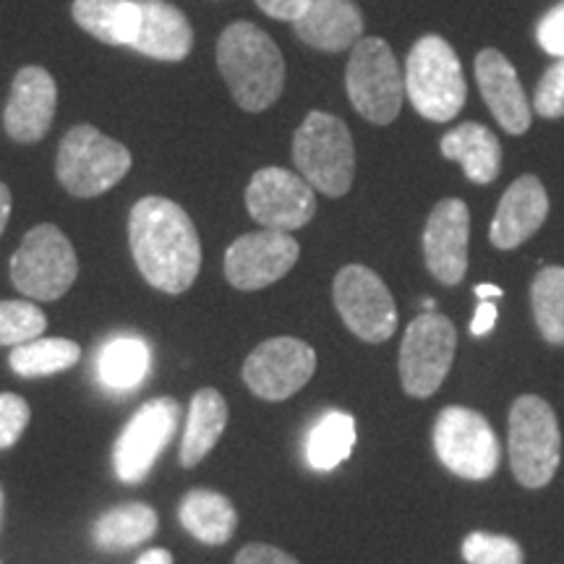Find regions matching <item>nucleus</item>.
Here are the masks:
<instances>
[{"label": "nucleus", "instance_id": "1", "mask_svg": "<svg viewBox=\"0 0 564 564\" xmlns=\"http://www.w3.org/2000/svg\"><path fill=\"white\" fill-rule=\"evenodd\" d=\"M133 262L154 291L186 293L199 278L202 241L188 212L165 196H144L129 215Z\"/></svg>", "mask_w": 564, "mask_h": 564}, {"label": "nucleus", "instance_id": "2", "mask_svg": "<svg viewBox=\"0 0 564 564\" xmlns=\"http://www.w3.org/2000/svg\"><path fill=\"white\" fill-rule=\"evenodd\" d=\"M217 68L246 112L270 110L285 89V58L278 42L251 21L225 26L217 40Z\"/></svg>", "mask_w": 564, "mask_h": 564}, {"label": "nucleus", "instance_id": "3", "mask_svg": "<svg viewBox=\"0 0 564 564\" xmlns=\"http://www.w3.org/2000/svg\"><path fill=\"white\" fill-rule=\"evenodd\" d=\"M403 82L408 102L432 123L453 121L468 100L463 63L455 47L440 34H423L415 40L408 53Z\"/></svg>", "mask_w": 564, "mask_h": 564}, {"label": "nucleus", "instance_id": "4", "mask_svg": "<svg viewBox=\"0 0 564 564\" xmlns=\"http://www.w3.org/2000/svg\"><path fill=\"white\" fill-rule=\"evenodd\" d=\"M293 162L314 192L329 199L348 194L356 178V144L343 118L308 112L293 137Z\"/></svg>", "mask_w": 564, "mask_h": 564}, {"label": "nucleus", "instance_id": "5", "mask_svg": "<svg viewBox=\"0 0 564 564\" xmlns=\"http://www.w3.org/2000/svg\"><path fill=\"white\" fill-rule=\"evenodd\" d=\"M131 152L95 126H74L61 141L55 175L76 199H95L118 186L131 171Z\"/></svg>", "mask_w": 564, "mask_h": 564}, {"label": "nucleus", "instance_id": "6", "mask_svg": "<svg viewBox=\"0 0 564 564\" xmlns=\"http://www.w3.org/2000/svg\"><path fill=\"white\" fill-rule=\"evenodd\" d=\"M345 91L352 110L373 126L398 121L405 100V82L398 58L382 37H361L350 47Z\"/></svg>", "mask_w": 564, "mask_h": 564}, {"label": "nucleus", "instance_id": "7", "mask_svg": "<svg viewBox=\"0 0 564 564\" xmlns=\"http://www.w3.org/2000/svg\"><path fill=\"white\" fill-rule=\"evenodd\" d=\"M510 465L525 489H544L562 460V432L552 405L544 398L523 394L510 408Z\"/></svg>", "mask_w": 564, "mask_h": 564}, {"label": "nucleus", "instance_id": "8", "mask_svg": "<svg viewBox=\"0 0 564 564\" xmlns=\"http://www.w3.org/2000/svg\"><path fill=\"white\" fill-rule=\"evenodd\" d=\"M79 274V259L68 236L45 223L32 228L11 257V282L34 301H58L70 291Z\"/></svg>", "mask_w": 564, "mask_h": 564}, {"label": "nucleus", "instance_id": "9", "mask_svg": "<svg viewBox=\"0 0 564 564\" xmlns=\"http://www.w3.org/2000/svg\"><path fill=\"white\" fill-rule=\"evenodd\" d=\"M434 453L465 481H486L499 468V442L491 423L478 411L447 405L434 421Z\"/></svg>", "mask_w": 564, "mask_h": 564}, {"label": "nucleus", "instance_id": "10", "mask_svg": "<svg viewBox=\"0 0 564 564\" xmlns=\"http://www.w3.org/2000/svg\"><path fill=\"white\" fill-rule=\"evenodd\" d=\"M457 329L440 312H426L408 324L400 345V379L411 398L426 400L440 390L453 369Z\"/></svg>", "mask_w": 564, "mask_h": 564}, {"label": "nucleus", "instance_id": "11", "mask_svg": "<svg viewBox=\"0 0 564 564\" xmlns=\"http://www.w3.org/2000/svg\"><path fill=\"white\" fill-rule=\"evenodd\" d=\"M333 301L345 327L364 343H387L398 329V306L390 288L364 264H348L335 274Z\"/></svg>", "mask_w": 564, "mask_h": 564}, {"label": "nucleus", "instance_id": "12", "mask_svg": "<svg viewBox=\"0 0 564 564\" xmlns=\"http://www.w3.org/2000/svg\"><path fill=\"white\" fill-rule=\"evenodd\" d=\"M316 371V352L299 337H272L253 348L243 364V382L267 403L293 398Z\"/></svg>", "mask_w": 564, "mask_h": 564}, {"label": "nucleus", "instance_id": "13", "mask_svg": "<svg viewBox=\"0 0 564 564\" xmlns=\"http://www.w3.org/2000/svg\"><path fill=\"white\" fill-rule=\"evenodd\" d=\"M178 419L181 405L173 398H154L131 415L112 449V463L121 481H144L162 449L171 444Z\"/></svg>", "mask_w": 564, "mask_h": 564}, {"label": "nucleus", "instance_id": "14", "mask_svg": "<svg viewBox=\"0 0 564 564\" xmlns=\"http://www.w3.org/2000/svg\"><path fill=\"white\" fill-rule=\"evenodd\" d=\"M246 209L267 230L291 232L316 215V196L301 175L285 167H262L246 186Z\"/></svg>", "mask_w": 564, "mask_h": 564}, {"label": "nucleus", "instance_id": "15", "mask_svg": "<svg viewBox=\"0 0 564 564\" xmlns=\"http://www.w3.org/2000/svg\"><path fill=\"white\" fill-rule=\"evenodd\" d=\"M301 257L291 232L259 230L236 238L225 251V278L236 291H262L285 278Z\"/></svg>", "mask_w": 564, "mask_h": 564}, {"label": "nucleus", "instance_id": "16", "mask_svg": "<svg viewBox=\"0 0 564 564\" xmlns=\"http://www.w3.org/2000/svg\"><path fill=\"white\" fill-rule=\"evenodd\" d=\"M470 209L463 199H442L434 204L423 228V262L442 285H460L468 272Z\"/></svg>", "mask_w": 564, "mask_h": 564}, {"label": "nucleus", "instance_id": "17", "mask_svg": "<svg viewBox=\"0 0 564 564\" xmlns=\"http://www.w3.org/2000/svg\"><path fill=\"white\" fill-rule=\"evenodd\" d=\"M58 110V84L51 70L24 66L13 76L9 102L3 110V129L17 144H37L47 137Z\"/></svg>", "mask_w": 564, "mask_h": 564}, {"label": "nucleus", "instance_id": "18", "mask_svg": "<svg viewBox=\"0 0 564 564\" xmlns=\"http://www.w3.org/2000/svg\"><path fill=\"white\" fill-rule=\"evenodd\" d=\"M476 82L494 121L502 126L510 137H523L531 131V102H528L518 70L497 47H484L476 55Z\"/></svg>", "mask_w": 564, "mask_h": 564}, {"label": "nucleus", "instance_id": "19", "mask_svg": "<svg viewBox=\"0 0 564 564\" xmlns=\"http://www.w3.org/2000/svg\"><path fill=\"white\" fill-rule=\"evenodd\" d=\"M549 217L546 186L535 175L514 178L494 212L489 228V241L499 251L520 249L528 238L544 228Z\"/></svg>", "mask_w": 564, "mask_h": 564}, {"label": "nucleus", "instance_id": "20", "mask_svg": "<svg viewBox=\"0 0 564 564\" xmlns=\"http://www.w3.org/2000/svg\"><path fill=\"white\" fill-rule=\"evenodd\" d=\"M139 3V34L131 47L147 58L178 63L194 51V30L178 6L167 0H137Z\"/></svg>", "mask_w": 564, "mask_h": 564}, {"label": "nucleus", "instance_id": "21", "mask_svg": "<svg viewBox=\"0 0 564 564\" xmlns=\"http://www.w3.org/2000/svg\"><path fill=\"white\" fill-rule=\"evenodd\" d=\"M293 30L314 51L343 53L364 37V13L352 0H312Z\"/></svg>", "mask_w": 564, "mask_h": 564}, {"label": "nucleus", "instance_id": "22", "mask_svg": "<svg viewBox=\"0 0 564 564\" xmlns=\"http://www.w3.org/2000/svg\"><path fill=\"white\" fill-rule=\"evenodd\" d=\"M444 160L460 162L465 178L476 186H489L502 171V144L489 126L465 121L457 129L447 131L440 141Z\"/></svg>", "mask_w": 564, "mask_h": 564}, {"label": "nucleus", "instance_id": "23", "mask_svg": "<svg viewBox=\"0 0 564 564\" xmlns=\"http://www.w3.org/2000/svg\"><path fill=\"white\" fill-rule=\"evenodd\" d=\"M228 426V403L217 390L204 387L192 398L186 419V432L181 440V465L194 468L207 457Z\"/></svg>", "mask_w": 564, "mask_h": 564}, {"label": "nucleus", "instance_id": "24", "mask_svg": "<svg viewBox=\"0 0 564 564\" xmlns=\"http://www.w3.org/2000/svg\"><path fill=\"white\" fill-rule=\"evenodd\" d=\"M70 17L105 45H131L141 21L137 0H74Z\"/></svg>", "mask_w": 564, "mask_h": 564}, {"label": "nucleus", "instance_id": "25", "mask_svg": "<svg viewBox=\"0 0 564 564\" xmlns=\"http://www.w3.org/2000/svg\"><path fill=\"white\" fill-rule=\"evenodd\" d=\"M181 525L207 546L228 544L236 533V507L223 494L209 489H194L181 502Z\"/></svg>", "mask_w": 564, "mask_h": 564}, {"label": "nucleus", "instance_id": "26", "mask_svg": "<svg viewBox=\"0 0 564 564\" xmlns=\"http://www.w3.org/2000/svg\"><path fill=\"white\" fill-rule=\"evenodd\" d=\"M352 447H356V419L350 413L329 411L308 432L306 460L319 474H329L348 460Z\"/></svg>", "mask_w": 564, "mask_h": 564}, {"label": "nucleus", "instance_id": "27", "mask_svg": "<svg viewBox=\"0 0 564 564\" xmlns=\"http://www.w3.org/2000/svg\"><path fill=\"white\" fill-rule=\"evenodd\" d=\"M158 533V512L144 502L112 507L95 523V544L108 552L133 549Z\"/></svg>", "mask_w": 564, "mask_h": 564}, {"label": "nucleus", "instance_id": "28", "mask_svg": "<svg viewBox=\"0 0 564 564\" xmlns=\"http://www.w3.org/2000/svg\"><path fill=\"white\" fill-rule=\"evenodd\" d=\"M150 373V348L139 337H116L100 352V379L110 390L139 387Z\"/></svg>", "mask_w": 564, "mask_h": 564}, {"label": "nucleus", "instance_id": "29", "mask_svg": "<svg viewBox=\"0 0 564 564\" xmlns=\"http://www.w3.org/2000/svg\"><path fill=\"white\" fill-rule=\"evenodd\" d=\"M82 348L66 337H37V340L17 345L11 350V369L19 377H51L79 364Z\"/></svg>", "mask_w": 564, "mask_h": 564}, {"label": "nucleus", "instance_id": "30", "mask_svg": "<svg viewBox=\"0 0 564 564\" xmlns=\"http://www.w3.org/2000/svg\"><path fill=\"white\" fill-rule=\"evenodd\" d=\"M531 306L539 335L564 345V267H541L531 282Z\"/></svg>", "mask_w": 564, "mask_h": 564}, {"label": "nucleus", "instance_id": "31", "mask_svg": "<svg viewBox=\"0 0 564 564\" xmlns=\"http://www.w3.org/2000/svg\"><path fill=\"white\" fill-rule=\"evenodd\" d=\"M47 329L45 314L30 301H0V345H24Z\"/></svg>", "mask_w": 564, "mask_h": 564}, {"label": "nucleus", "instance_id": "32", "mask_svg": "<svg viewBox=\"0 0 564 564\" xmlns=\"http://www.w3.org/2000/svg\"><path fill=\"white\" fill-rule=\"evenodd\" d=\"M463 560L468 564H523V549L507 535L476 531L463 541Z\"/></svg>", "mask_w": 564, "mask_h": 564}, {"label": "nucleus", "instance_id": "33", "mask_svg": "<svg viewBox=\"0 0 564 564\" xmlns=\"http://www.w3.org/2000/svg\"><path fill=\"white\" fill-rule=\"evenodd\" d=\"M531 110L546 121L564 118V58L554 61L535 84Z\"/></svg>", "mask_w": 564, "mask_h": 564}, {"label": "nucleus", "instance_id": "34", "mask_svg": "<svg viewBox=\"0 0 564 564\" xmlns=\"http://www.w3.org/2000/svg\"><path fill=\"white\" fill-rule=\"evenodd\" d=\"M30 405H26L24 398L13 392L0 394V449L19 442L26 423H30Z\"/></svg>", "mask_w": 564, "mask_h": 564}, {"label": "nucleus", "instance_id": "35", "mask_svg": "<svg viewBox=\"0 0 564 564\" xmlns=\"http://www.w3.org/2000/svg\"><path fill=\"white\" fill-rule=\"evenodd\" d=\"M535 40L544 53L564 58V0L541 17L539 26H535Z\"/></svg>", "mask_w": 564, "mask_h": 564}, {"label": "nucleus", "instance_id": "36", "mask_svg": "<svg viewBox=\"0 0 564 564\" xmlns=\"http://www.w3.org/2000/svg\"><path fill=\"white\" fill-rule=\"evenodd\" d=\"M232 564H301L299 560H293L291 554H285L278 546L270 544H249L238 552L236 562Z\"/></svg>", "mask_w": 564, "mask_h": 564}, {"label": "nucleus", "instance_id": "37", "mask_svg": "<svg viewBox=\"0 0 564 564\" xmlns=\"http://www.w3.org/2000/svg\"><path fill=\"white\" fill-rule=\"evenodd\" d=\"M312 0H257V6L262 9L270 19L278 21H295L301 19V13L308 9Z\"/></svg>", "mask_w": 564, "mask_h": 564}, {"label": "nucleus", "instance_id": "38", "mask_svg": "<svg viewBox=\"0 0 564 564\" xmlns=\"http://www.w3.org/2000/svg\"><path fill=\"white\" fill-rule=\"evenodd\" d=\"M494 324H497V303L481 301V303H478L476 314H474V322H470V335H474V337L489 335L494 329Z\"/></svg>", "mask_w": 564, "mask_h": 564}, {"label": "nucleus", "instance_id": "39", "mask_svg": "<svg viewBox=\"0 0 564 564\" xmlns=\"http://www.w3.org/2000/svg\"><path fill=\"white\" fill-rule=\"evenodd\" d=\"M11 204H13V199H11L9 186H6V183H0V236H3L6 225H9V217H11Z\"/></svg>", "mask_w": 564, "mask_h": 564}, {"label": "nucleus", "instance_id": "40", "mask_svg": "<svg viewBox=\"0 0 564 564\" xmlns=\"http://www.w3.org/2000/svg\"><path fill=\"white\" fill-rule=\"evenodd\" d=\"M137 564H173V554L165 549H150L139 556Z\"/></svg>", "mask_w": 564, "mask_h": 564}, {"label": "nucleus", "instance_id": "41", "mask_svg": "<svg viewBox=\"0 0 564 564\" xmlns=\"http://www.w3.org/2000/svg\"><path fill=\"white\" fill-rule=\"evenodd\" d=\"M474 293L478 295V301H494V299H502L505 291L499 285H491V282H484V285H476Z\"/></svg>", "mask_w": 564, "mask_h": 564}, {"label": "nucleus", "instance_id": "42", "mask_svg": "<svg viewBox=\"0 0 564 564\" xmlns=\"http://www.w3.org/2000/svg\"><path fill=\"white\" fill-rule=\"evenodd\" d=\"M423 306H426L429 312H434V301H432V299H426V301H423Z\"/></svg>", "mask_w": 564, "mask_h": 564}, {"label": "nucleus", "instance_id": "43", "mask_svg": "<svg viewBox=\"0 0 564 564\" xmlns=\"http://www.w3.org/2000/svg\"><path fill=\"white\" fill-rule=\"evenodd\" d=\"M0 512H3V491H0Z\"/></svg>", "mask_w": 564, "mask_h": 564}]
</instances>
